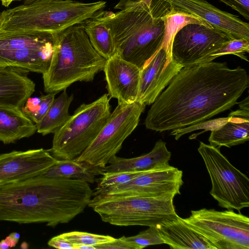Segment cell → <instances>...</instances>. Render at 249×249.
<instances>
[{"label": "cell", "mask_w": 249, "mask_h": 249, "mask_svg": "<svg viewBox=\"0 0 249 249\" xmlns=\"http://www.w3.org/2000/svg\"><path fill=\"white\" fill-rule=\"evenodd\" d=\"M249 84L245 69L225 62L182 67L152 104L145 125L162 132L206 121L237 104Z\"/></svg>", "instance_id": "1"}, {"label": "cell", "mask_w": 249, "mask_h": 249, "mask_svg": "<svg viewBox=\"0 0 249 249\" xmlns=\"http://www.w3.org/2000/svg\"><path fill=\"white\" fill-rule=\"evenodd\" d=\"M92 195L85 180L41 175L0 185V221L67 223L84 211Z\"/></svg>", "instance_id": "2"}, {"label": "cell", "mask_w": 249, "mask_h": 249, "mask_svg": "<svg viewBox=\"0 0 249 249\" xmlns=\"http://www.w3.org/2000/svg\"><path fill=\"white\" fill-rule=\"evenodd\" d=\"M166 0L127 3L118 12L101 11L94 18L108 29L114 54L142 69L161 47L165 17L172 10Z\"/></svg>", "instance_id": "3"}, {"label": "cell", "mask_w": 249, "mask_h": 249, "mask_svg": "<svg viewBox=\"0 0 249 249\" xmlns=\"http://www.w3.org/2000/svg\"><path fill=\"white\" fill-rule=\"evenodd\" d=\"M106 4L103 0H26L0 14V34L37 32L53 35L94 18Z\"/></svg>", "instance_id": "4"}, {"label": "cell", "mask_w": 249, "mask_h": 249, "mask_svg": "<svg viewBox=\"0 0 249 249\" xmlns=\"http://www.w3.org/2000/svg\"><path fill=\"white\" fill-rule=\"evenodd\" d=\"M50 66L43 75L47 93L56 94L78 81L91 82L103 70L106 59L93 48L83 24L53 35Z\"/></svg>", "instance_id": "5"}, {"label": "cell", "mask_w": 249, "mask_h": 249, "mask_svg": "<svg viewBox=\"0 0 249 249\" xmlns=\"http://www.w3.org/2000/svg\"><path fill=\"white\" fill-rule=\"evenodd\" d=\"M172 197L95 195L89 206L102 220L119 226H155L176 217Z\"/></svg>", "instance_id": "6"}, {"label": "cell", "mask_w": 249, "mask_h": 249, "mask_svg": "<svg viewBox=\"0 0 249 249\" xmlns=\"http://www.w3.org/2000/svg\"><path fill=\"white\" fill-rule=\"evenodd\" d=\"M110 98L105 93L89 104H81L54 133L49 151L57 159H75L89 145L108 121Z\"/></svg>", "instance_id": "7"}, {"label": "cell", "mask_w": 249, "mask_h": 249, "mask_svg": "<svg viewBox=\"0 0 249 249\" xmlns=\"http://www.w3.org/2000/svg\"><path fill=\"white\" fill-rule=\"evenodd\" d=\"M145 106L139 101L118 105L96 137L75 160L98 175L136 128Z\"/></svg>", "instance_id": "8"}, {"label": "cell", "mask_w": 249, "mask_h": 249, "mask_svg": "<svg viewBox=\"0 0 249 249\" xmlns=\"http://www.w3.org/2000/svg\"><path fill=\"white\" fill-rule=\"evenodd\" d=\"M197 150L202 157L211 183L210 192L218 206L239 212L249 207V179L235 167L219 148L200 142Z\"/></svg>", "instance_id": "9"}, {"label": "cell", "mask_w": 249, "mask_h": 249, "mask_svg": "<svg viewBox=\"0 0 249 249\" xmlns=\"http://www.w3.org/2000/svg\"><path fill=\"white\" fill-rule=\"evenodd\" d=\"M183 219L216 249H249V218L240 212L202 208Z\"/></svg>", "instance_id": "10"}, {"label": "cell", "mask_w": 249, "mask_h": 249, "mask_svg": "<svg viewBox=\"0 0 249 249\" xmlns=\"http://www.w3.org/2000/svg\"><path fill=\"white\" fill-rule=\"evenodd\" d=\"M53 35L30 32L0 34V64L42 74L49 68Z\"/></svg>", "instance_id": "11"}, {"label": "cell", "mask_w": 249, "mask_h": 249, "mask_svg": "<svg viewBox=\"0 0 249 249\" xmlns=\"http://www.w3.org/2000/svg\"><path fill=\"white\" fill-rule=\"evenodd\" d=\"M233 39L226 33L198 23L187 24L174 35L173 60L183 67L207 62L210 56Z\"/></svg>", "instance_id": "12"}, {"label": "cell", "mask_w": 249, "mask_h": 249, "mask_svg": "<svg viewBox=\"0 0 249 249\" xmlns=\"http://www.w3.org/2000/svg\"><path fill=\"white\" fill-rule=\"evenodd\" d=\"M181 170L169 165L147 171L126 183L96 195L174 198L180 194V189L183 184Z\"/></svg>", "instance_id": "13"}, {"label": "cell", "mask_w": 249, "mask_h": 249, "mask_svg": "<svg viewBox=\"0 0 249 249\" xmlns=\"http://www.w3.org/2000/svg\"><path fill=\"white\" fill-rule=\"evenodd\" d=\"M58 159L43 148L0 155V185L42 175Z\"/></svg>", "instance_id": "14"}, {"label": "cell", "mask_w": 249, "mask_h": 249, "mask_svg": "<svg viewBox=\"0 0 249 249\" xmlns=\"http://www.w3.org/2000/svg\"><path fill=\"white\" fill-rule=\"evenodd\" d=\"M182 67L173 60L171 50L162 45L141 70L137 101L152 104Z\"/></svg>", "instance_id": "15"}, {"label": "cell", "mask_w": 249, "mask_h": 249, "mask_svg": "<svg viewBox=\"0 0 249 249\" xmlns=\"http://www.w3.org/2000/svg\"><path fill=\"white\" fill-rule=\"evenodd\" d=\"M173 10L200 18L213 28L233 39L249 40V24L238 17L222 11L205 0H166Z\"/></svg>", "instance_id": "16"}, {"label": "cell", "mask_w": 249, "mask_h": 249, "mask_svg": "<svg viewBox=\"0 0 249 249\" xmlns=\"http://www.w3.org/2000/svg\"><path fill=\"white\" fill-rule=\"evenodd\" d=\"M103 71L109 98H115L118 105L138 101L141 70L116 54L106 59Z\"/></svg>", "instance_id": "17"}, {"label": "cell", "mask_w": 249, "mask_h": 249, "mask_svg": "<svg viewBox=\"0 0 249 249\" xmlns=\"http://www.w3.org/2000/svg\"><path fill=\"white\" fill-rule=\"evenodd\" d=\"M164 244L173 249H216L179 215L155 226Z\"/></svg>", "instance_id": "18"}, {"label": "cell", "mask_w": 249, "mask_h": 249, "mask_svg": "<svg viewBox=\"0 0 249 249\" xmlns=\"http://www.w3.org/2000/svg\"><path fill=\"white\" fill-rule=\"evenodd\" d=\"M239 108L231 112L228 121L219 128L211 131L210 144L219 148L231 147L249 140V98L238 103Z\"/></svg>", "instance_id": "19"}, {"label": "cell", "mask_w": 249, "mask_h": 249, "mask_svg": "<svg viewBox=\"0 0 249 249\" xmlns=\"http://www.w3.org/2000/svg\"><path fill=\"white\" fill-rule=\"evenodd\" d=\"M23 71L0 64V106L21 109L34 93L36 85Z\"/></svg>", "instance_id": "20"}, {"label": "cell", "mask_w": 249, "mask_h": 249, "mask_svg": "<svg viewBox=\"0 0 249 249\" xmlns=\"http://www.w3.org/2000/svg\"><path fill=\"white\" fill-rule=\"evenodd\" d=\"M171 153L165 142L158 141L152 150L149 153L138 157L125 159L115 156L98 175L104 172L119 171H147L160 169L169 165Z\"/></svg>", "instance_id": "21"}, {"label": "cell", "mask_w": 249, "mask_h": 249, "mask_svg": "<svg viewBox=\"0 0 249 249\" xmlns=\"http://www.w3.org/2000/svg\"><path fill=\"white\" fill-rule=\"evenodd\" d=\"M34 124L21 109L0 106V141L12 143L32 136L36 131Z\"/></svg>", "instance_id": "22"}, {"label": "cell", "mask_w": 249, "mask_h": 249, "mask_svg": "<svg viewBox=\"0 0 249 249\" xmlns=\"http://www.w3.org/2000/svg\"><path fill=\"white\" fill-rule=\"evenodd\" d=\"M73 99V95H68L66 89L54 99L47 112L36 124V131L42 135L56 132L69 120L71 115L69 107Z\"/></svg>", "instance_id": "23"}, {"label": "cell", "mask_w": 249, "mask_h": 249, "mask_svg": "<svg viewBox=\"0 0 249 249\" xmlns=\"http://www.w3.org/2000/svg\"><path fill=\"white\" fill-rule=\"evenodd\" d=\"M95 173L75 159H58L56 162L41 175L48 178L81 179L89 183L95 181Z\"/></svg>", "instance_id": "24"}, {"label": "cell", "mask_w": 249, "mask_h": 249, "mask_svg": "<svg viewBox=\"0 0 249 249\" xmlns=\"http://www.w3.org/2000/svg\"><path fill=\"white\" fill-rule=\"evenodd\" d=\"M84 29L95 50L107 59L114 54V47L107 28L94 18L83 23Z\"/></svg>", "instance_id": "25"}, {"label": "cell", "mask_w": 249, "mask_h": 249, "mask_svg": "<svg viewBox=\"0 0 249 249\" xmlns=\"http://www.w3.org/2000/svg\"><path fill=\"white\" fill-rule=\"evenodd\" d=\"M55 94L47 93L39 97H30L21 108L22 112L36 124L44 117L54 99Z\"/></svg>", "instance_id": "26"}, {"label": "cell", "mask_w": 249, "mask_h": 249, "mask_svg": "<svg viewBox=\"0 0 249 249\" xmlns=\"http://www.w3.org/2000/svg\"><path fill=\"white\" fill-rule=\"evenodd\" d=\"M147 171H119L104 172L97 180V187L92 196L108 189L128 182L137 176Z\"/></svg>", "instance_id": "27"}, {"label": "cell", "mask_w": 249, "mask_h": 249, "mask_svg": "<svg viewBox=\"0 0 249 249\" xmlns=\"http://www.w3.org/2000/svg\"><path fill=\"white\" fill-rule=\"evenodd\" d=\"M61 235L71 243L75 245H85L95 247L113 241L115 238L109 235H103L81 231H71L63 233ZM96 249V248H95Z\"/></svg>", "instance_id": "28"}, {"label": "cell", "mask_w": 249, "mask_h": 249, "mask_svg": "<svg viewBox=\"0 0 249 249\" xmlns=\"http://www.w3.org/2000/svg\"><path fill=\"white\" fill-rule=\"evenodd\" d=\"M122 237L125 241L131 244L134 249H142L149 246L164 244L155 226L149 227L147 230L136 235Z\"/></svg>", "instance_id": "29"}, {"label": "cell", "mask_w": 249, "mask_h": 249, "mask_svg": "<svg viewBox=\"0 0 249 249\" xmlns=\"http://www.w3.org/2000/svg\"><path fill=\"white\" fill-rule=\"evenodd\" d=\"M249 53V40L245 39H233L222 48L213 53L208 62L212 61L217 57L227 54H234L248 62L246 53Z\"/></svg>", "instance_id": "30"}, {"label": "cell", "mask_w": 249, "mask_h": 249, "mask_svg": "<svg viewBox=\"0 0 249 249\" xmlns=\"http://www.w3.org/2000/svg\"><path fill=\"white\" fill-rule=\"evenodd\" d=\"M228 120V118L227 117L204 121L190 126L174 129L171 135L175 136V139L178 140L182 135L194 130L204 129L203 132L207 131H212L221 127Z\"/></svg>", "instance_id": "31"}, {"label": "cell", "mask_w": 249, "mask_h": 249, "mask_svg": "<svg viewBox=\"0 0 249 249\" xmlns=\"http://www.w3.org/2000/svg\"><path fill=\"white\" fill-rule=\"evenodd\" d=\"M249 19V0H219Z\"/></svg>", "instance_id": "32"}, {"label": "cell", "mask_w": 249, "mask_h": 249, "mask_svg": "<svg viewBox=\"0 0 249 249\" xmlns=\"http://www.w3.org/2000/svg\"><path fill=\"white\" fill-rule=\"evenodd\" d=\"M96 249H134L133 246L125 241L122 237L113 241L98 245Z\"/></svg>", "instance_id": "33"}, {"label": "cell", "mask_w": 249, "mask_h": 249, "mask_svg": "<svg viewBox=\"0 0 249 249\" xmlns=\"http://www.w3.org/2000/svg\"><path fill=\"white\" fill-rule=\"evenodd\" d=\"M49 247L59 249H75L74 244L60 234L53 237L48 242Z\"/></svg>", "instance_id": "34"}, {"label": "cell", "mask_w": 249, "mask_h": 249, "mask_svg": "<svg viewBox=\"0 0 249 249\" xmlns=\"http://www.w3.org/2000/svg\"><path fill=\"white\" fill-rule=\"evenodd\" d=\"M20 235L18 233H11L4 239L0 241V249H6L15 247L18 242Z\"/></svg>", "instance_id": "35"}, {"label": "cell", "mask_w": 249, "mask_h": 249, "mask_svg": "<svg viewBox=\"0 0 249 249\" xmlns=\"http://www.w3.org/2000/svg\"><path fill=\"white\" fill-rule=\"evenodd\" d=\"M152 0H120L119 2L115 6V9L121 10L128 3L142 2L148 6H150Z\"/></svg>", "instance_id": "36"}, {"label": "cell", "mask_w": 249, "mask_h": 249, "mask_svg": "<svg viewBox=\"0 0 249 249\" xmlns=\"http://www.w3.org/2000/svg\"><path fill=\"white\" fill-rule=\"evenodd\" d=\"M75 249H95L93 246H90L85 245H75Z\"/></svg>", "instance_id": "37"}, {"label": "cell", "mask_w": 249, "mask_h": 249, "mask_svg": "<svg viewBox=\"0 0 249 249\" xmlns=\"http://www.w3.org/2000/svg\"><path fill=\"white\" fill-rule=\"evenodd\" d=\"M18 0H0V1L1 2V4L5 7L8 6L13 2L15 1H18ZM24 0L26 1V0Z\"/></svg>", "instance_id": "38"}]
</instances>
